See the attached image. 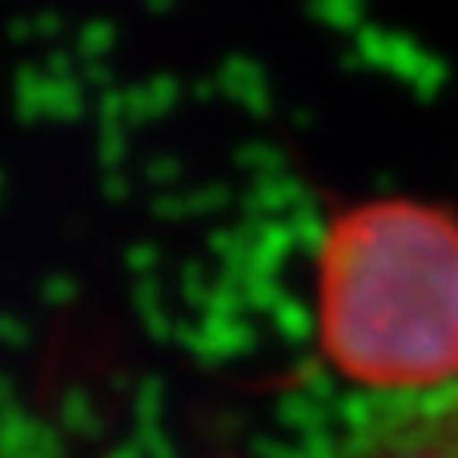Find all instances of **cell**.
Listing matches in <instances>:
<instances>
[{
  "mask_svg": "<svg viewBox=\"0 0 458 458\" xmlns=\"http://www.w3.org/2000/svg\"><path fill=\"white\" fill-rule=\"evenodd\" d=\"M322 350L386 390L458 382V222L419 201H370L330 225L318 258Z\"/></svg>",
  "mask_w": 458,
  "mask_h": 458,
  "instance_id": "1",
  "label": "cell"
},
{
  "mask_svg": "<svg viewBox=\"0 0 458 458\" xmlns=\"http://www.w3.org/2000/svg\"><path fill=\"white\" fill-rule=\"evenodd\" d=\"M358 458H458V382L443 398L382 427Z\"/></svg>",
  "mask_w": 458,
  "mask_h": 458,
  "instance_id": "2",
  "label": "cell"
}]
</instances>
